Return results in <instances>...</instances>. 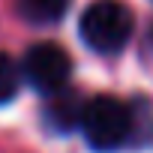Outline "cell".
<instances>
[{"label": "cell", "mask_w": 153, "mask_h": 153, "mask_svg": "<svg viewBox=\"0 0 153 153\" xmlns=\"http://www.w3.org/2000/svg\"><path fill=\"white\" fill-rule=\"evenodd\" d=\"M81 135L96 153L132 147V105L108 93L90 96L81 120Z\"/></svg>", "instance_id": "6da1fadb"}, {"label": "cell", "mask_w": 153, "mask_h": 153, "mask_svg": "<svg viewBox=\"0 0 153 153\" xmlns=\"http://www.w3.org/2000/svg\"><path fill=\"white\" fill-rule=\"evenodd\" d=\"M84 45L96 54H117L132 36V12L120 0H93L78 18Z\"/></svg>", "instance_id": "7a4b0ae2"}, {"label": "cell", "mask_w": 153, "mask_h": 153, "mask_svg": "<svg viewBox=\"0 0 153 153\" xmlns=\"http://www.w3.org/2000/svg\"><path fill=\"white\" fill-rule=\"evenodd\" d=\"M21 75L36 93L54 96V93L69 87L72 57L57 42H36V45L27 48V54L21 60Z\"/></svg>", "instance_id": "3957f363"}, {"label": "cell", "mask_w": 153, "mask_h": 153, "mask_svg": "<svg viewBox=\"0 0 153 153\" xmlns=\"http://www.w3.org/2000/svg\"><path fill=\"white\" fill-rule=\"evenodd\" d=\"M84 108H87V99L78 93V90H60L54 96H48L45 108H42V123L57 132V135H66L72 129H81V120H84Z\"/></svg>", "instance_id": "277c9868"}, {"label": "cell", "mask_w": 153, "mask_h": 153, "mask_svg": "<svg viewBox=\"0 0 153 153\" xmlns=\"http://www.w3.org/2000/svg\"><path fill=\"white\" fill-rule=\"evenodd\" d=\"M72 6V0H15V9L30 24H54Z\"/></svg>", "instance_id": "5b68a950"}, {"label": "cell", "mask_w": 153, "mask_h": 153, "mask_svg": "<svg viewBox=\"0 0 153 153\" xmlns=\"http://www.w3.org/2000/svg\"><path fill=\"white\" fill-rule=\"evenodd\" d=\"M132 147L153 141V105L147 99H132Z\"/></svg>", "instance_id": "8992f818"}, {"label": "cell", "mask_w": 153, "mask_h": 153, "mask_svg": "<svg viewBox=\"0 0 153 153\" xmlns=\"http://www.w3.org/2000/svg\"><path fill=\"white\" fill-rule=\"evenodd\" d=\"M24 81V75H21V66L6 54V51H0V105H6L18 96V87Z\"/></svg>", "instance_id": "52a82bcc"}]
</instances>
